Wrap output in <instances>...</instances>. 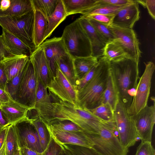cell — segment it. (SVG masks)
I'll return each instance as SVG.
<instances>
[{"label": "cell", "instance_id": "cell-12", "mask_svg": "<svg viewBox=\"0 0 155 155\" xmlns=\"http://www.w3.org/2000/svg\"><path fill=\"white\" fill-rule=\"evenodd\" d=\"M49 69L53 78L59 69L61 57L67 52L61 37L48 39L41 45Z\"/></svg>", "mask_w": 155, "mask_h": 155}, {"label": "cell", "instance_id": "cell-28", "mask_svg": "<svg viewBox=\"0 0 155 155\" xmlns=\"http://www.w3.org/2000/svg\"><path fill=\"white\" fill-rule=\"evenodd\" d=\"M68 16L61 0H59L56 9L48 19L47 29L44 38L45 41L50 37L56 28Z\"/></svg>", "mask_w": 155, "mask_h": 155}, {"label": "cell", "instance_id": "cell-18", "mask_svg": "<svg viewBox=\"0 0 155 155\" xmlns=\"http://www.w3.org/2000/svg\"><path fill=\"white\" fill-rule=\"evenodd\" d=\"M1 36L10 56L25 55L30 57L32 53L30 49L19 39L3 29Z\"/></svg>", "mask_w": 155, "mask_h": 155}, {"label": "cell", "instance_id": "cell-56", "mask_svg": "<svg viewBox=\"0 0 155 155\" xmlns=\"http://www.w3.org/2000/svg\"><path fill=\"white\" fill-rule=\"evenodd\" d=\"M2 104L0 102V107L2 105Z\"/></svg>", "mask_w": 155, "mask_h": 155}, {"label": "cell", "instance_id": "cell-46", "mask_svg": "<svg viewBox=\"0 0 155 155\" xmlns=\"http://www.w3.org/2000/svg\"><path fill=\"white\" fill-rule=\"evenodd\" d=\"M10 56L5 47L0 35V62L6 57Z\"/></svg>", "mask_w": 155, "mask_h": 155}, {"label": "cell", "instance_id": "cell-48", "mask_svg": "<svg viewBox=\"0 0 155 155\" xmlns=\"http://www.w3.org/2000/svg\"><path fill=\"white\" fill-rule=\"evenodd\" d=\"M12 100L5 91L0 89V102L2 104L7 103Z\"/></svg>", "mask_w": 155, "mask_h": 155}, {"label": "cell", "instance_id": "cell-5", "mask_svg": "<svg viewBox=\"0 0 155 155\" xmlns=\"http://www.w3.org/2000/svg\"><path fill=\"white\" fill-rule=\"evenodd\" d=\"M34 19V9L20 16H0V26L22 41L32 53L36 49L33 40Z\"/></svg>", "mask_w": 155, "mask_h": 155}, {"label": "cell", "instance_id": "cell-14", "mask_svg": "<svg viewBox=\"0 0 155 155\" xmlns=\"http://www.w3.org/2000/svg\"><path fill=\"white\" fill-rule=\"evenodd\" d=\"M46 124L51 136L61 145L65 144L75 145L91 149L93 147V143L83 130L79 132L64 131Z\"/></svg>", "mask_w": 155, "mask_h": 155}, {"label": "cell", "instance_id": "cell-10", "mask_svg": "<svg viewBox=\"0 0 155 155\" xmlns=\"http://www.w3.org/2000/svg\"><path fill=\"white\" fill-rule=\"evenodd\" d=\"M147 105L137 114L131 115L138 138L141 142H151L155 123V105Z\"/></svg>", "mask_w": 155, "mask_h": 155}, {"label": "cell", "instance_id": "cell-57", "mask_svg": "<svg viewBox=\"0 0 155 155\" xmlns=\"http://www.w3.org/2000/svg\"><path fill=\"white\" fill-rule=\"evenodd\" d=\"M3 128H0V131H1L2 129Z\"/></svg>", "mask_w": 155, "mask_h": 155}, {"label": "cell", "instance_id": "cell-42", "mask_svg": "<svg viewBox=\"0 0 155 155\" xmlns=\"http://www.w3.org/2000/svg\"><path fill=\"white\" fill-rule=\"evenodd\" d=\"M98 64V61L81 79L77 81L75 88L76 91L83 88L91 80L97 68Z\"/></svg>", "mask_w": 155, "mask_h": 155}, {"label": "cell", "instance_id": "cell-3", "mask_svg": "<svg viewBox=\"0 0 155 155\" xmlns=\"http://www.w3.org/2000/svg\"><path fill=\"white\" fill-rule=\"evenodd\" d=\"M83 131L93 143L91 149L96 155H127L128 152L117 136L114 122L103 123L95 134Z\"/></svg>", "mask_w": 155, "mask_h": 155}, {"label": "cell", "instance_id": "cell-49", "mask_svg": "<svg viewBox=\"0 0 155 155\" xmlns=\"http://www.w3.org/2000/svg\"><path fill=\"white\" fill-rule=\"evenodd\" d=\"M10 125L2 110L0 107V128Z\"/></svg>", "mask_w": 155, "mask_h": 155}, {"label": "cell", "instance_id": "cell-29", "mask_svg": "<svg viewBox=\"0 0 155 155\" xmlns=\"http://www.w3.org/2000/svg\"><path fill=\"white\" fill-rule=\"evenodd\" d=\"M34 10L40 12L47 19L55 11L59 0H31Z\"/></svg>", "mask_w": 155, "mask_h": 155}, {"label": "cell", "instance_id": "cell-1", "mask_svg": "<svg viewBox=\"0 0 155 155\" xmlns=\"http://www.w3.org/2000/svg\"><path fill=\"white\" fill-rule=\"evenodd\" d=\"M138 63L129 58L109 62L110 74L118 99L127 110L136 92L140 78Z\"/></svg>", "mask_w": 155, "mask_h": 155}, {"label": "cell", "instance_id": "cell-55", "mask_svg": "<svg viewBox=\"0 0 155 155\" xmlns=\"http://www.w3.org/2000/svg\"><path fill=\"white\" fill-rule=\"evenodd\" d=\"M136 1L138 3L141 4L143 7L146 8L145 0H136Z\"/></svg>", "mask_w": 155, "mask_h": 155}, {"label": "cell", "instance_id": "cell-2", "mask_svg": "<svg viewBox=\"0 0 155 155\" xmlns=\"http://www.w3.org/2000/svg\"><path fill=\"white\" fill-rule=\"evenodd\" d=\"M109 76V62L102 56L98 59V66L93 77L76 91V105L87 110L100 105Z\"/></svg>", "mask_w": 155, "mask_h": 155}, {"label": "cell", "instance_id": "cell-4", "mask_svg": "<svg viewBox=\"0 0 155 155\" xmlns=\"http://www.w3.org/2000/svg\"><path fill=\"white\" fill-rule=\"evenodd\" d=\"M61 38L73 59L92 56L91 42L78 18L65 28Z\"/></svg>", "mask_w": 155, "mask_h": 155}, {"label": "cell", "instance_id": "cell-16", "mask_svg": "<svg viewBox=\"0 0 155 155\" xmlns=\"http://www.w3.org/2000/svg\"><path fill=\"white\" fill-rule=\"evenodd\" d=\"M135 2L127 5L116 14L112 25L121 27L132 28L140 18L139 4Z\"/></svg>", "mask_w": 155, "mask_h": 155}, {"label": "cell", "instance_id": "cell-45", "mask_svg": "<svg viewBox=\"0 0 155 155\" xmlns=\"http://www.w3.org/2000/svg\"><path fill=\"white\" fill-rule=\"evenodd\" d=\"M146 8L152 18H155V0H145Z\"/></svg>", "mask_w": 155, "mask_h": 155}, {"label": "cell", "instance_id": "cell-38", "mask_svg": "<svg viewBox=\"0 0 155 155\" xmlns=\"http://www.w3.org/2000/svg\"><path fill=\"white\" fill-rule=\"evenodd\" d=\"M62 145L74 155H96L91 148L87 147L67 144Z\"/></svg>", "mask_w": 155, "mask_h": 155}, {"label": "cell", "instance_id": "cell-32", "mask_svg": "<svg viewBox=\"0 0 155 155\" xmlns=\"http://www.w3.org/2000/svg\"><path fill=\"white\" fill-rule=\"evenodd\" d=\"M5 142L6 155H13L16 149L20 147L14 124L8 127Z\"/></svg>", "mask_w": 155, "mask_h": 155}, {"label": "cell", "instance_id": "cell-54", "mask_svg": "<svg viewBox=\"0 0 155 155\" xmlns=\"http://www.w3.org/2000/svg\"><path fill=\"white\" fill-rule=\"evenodd\" d=\"M13 155H22L21 151V147H18L14 152Z\"/></svg>", "mask_w": 155, "mask_h": 155}, {"label": "cell", "instance_id": "cell-36", "mask_svg": "<svg viewBox=\"0 0 155 155\" xmlns=\"http://www.w3.org/2000/svg\"><path fill=\"white\" fill-rule=\"evenodd\" d=\"M57 129L67 131L79 132L83 130L76 124L68 120H53L48 124Z\"/></svg>", "mask_w": 155, "mask_h": 155}, {"label": "cell", "instance_id": "cell-8", "mask_svg": "<svg viewBox=\"0 0 155 155\" xmlns=\"http://www.w3.org/2000/svg\"><path fill=\"white\" fill-rule=\"evenodd\" d=\"M145 65L144 72L139 78L135 95L127 110L131 115L137 114L147 104L155 66L154 64L151 61L145 64Z\"/></svg>", "mask_w": 155, "mask_h": 155}, {"label": "cell", "instance_id": "cell-26", "mask_svg": "<svg viewBox=\"0 0 155 155\" xmlns=\"http://www.w3.org/2000/svg\"><path fill=\"white\" fill-rule=\"evenodd\" d=\"M9 8L5 11H0V16H20L34 10L31 0H10Z\"/></svg>", "mask_w": 155, "mask_h": 155}, {"label": "cell", "instance_id": "cell-6", "mask_svg": "<svg viewBox=\"0 0 155 155\" xmlns=\"http://www.w3.org/2000/svg\"><path fill=\"white\" fill-rule=\"evenodd\" d=\"M118 137L122 144L128 148L134 145L139 138L131 117L119 100L114 111Z\"/></svg>", "mask_w": 155, "mask_h": 155}, {"label": "cell", "instance_id": "cell-43", "mask_svg": "<svg viewBox=\"0 0 155 155\" xmlns=\"http://www.w3.org/2000/svg\"><path fill=\"white\" fill-rule=\"evenodd\" d=\"M135 1V0H97V3L113 6H121L130 4Z\"/></svg>", "mask_w": 155, "mask_h": 155}, {"label": "cell", "instance_id": "cell-30", "mask_svg": "<svg viewBox=\"0 0 155 155\" xmlns=\"http://www.w3.org/2000/svg\"><path fill=\"white\" fill-rule=\"evenodd\" d=\"M118 100L117 94L110 74L106 87L101 97V105L108 104L114 111Z\"/></svg>", "mask_w": 155, "mask_h": 155}, {"label": "cell", "instance_id": "cell-20", "mask_svg": "<svg viewBox=\"0 0 155 155\" xmlns=\"http://www.w3.org/2000/svg\"><path fill=\"white\" fill-rule=\"evenodd\" d=\"M29 60V57L25 55L6 57L1 62L3 64L8 81L13 78L23 69Z\"/></svg>", "mask_w": 155, "mask_h": 155}, {"label": "cell", "instance_id": "cell-51", "mask_svg": "<svg viewBox=\"0 0 155 155\" xmlns=\"http://www.w3.org/2000/svg\"><path fill=\"white\" fill-rule=\"evenodd\" d=\"M11 4L10 0H2L0 2V11H6L9 7Z\"/></svg>", "mask_w": 155, "mask_h": 155}, {"label": "cell", "instance_id": "cell-34", "mask_svg": "<svg viewBox=\"0 0 155 155\" xmlns=\"http://www.w3.org/2000/svg\"><path fill=\"white\" fill-rule=\"evenodd\" d=\"M85 18L88 20L89 23L106 43L115 39L113 34L109 28L108 26L102 24L93 19L88 18Z\"/></svg>", "mask_w": 155, "mask_h": 155}, {"label": "cell", "instance_id": "cell-44", "mask_svg": "<svg viewBox=\"0 0 155 155\" xmlns=\"http://www.w3.org/2000/svg\"><path fill=\"white\" fill-rule=\"evenodd\" d=\"M8 79L5 74L3 65L0 62V89L5 90Z\"/></svg>", "mask_w": 155, "mask_h": 155}, {"label": "cell", "instance_id": "cell-25", "mask_svg": "<svg viewBox=\"0 0 155 155\" xmlns=\"http://www.w3.org/2000/svg\"><path fill=\"white\" fill-rule=\"evenodd\" d=\"M103 56L109 62L128 58L122 45L117 39L106 44L104 49Z\"/></svg>", "mask_w": 155, "mask_h": 155}, {"label": "cell", "instance_id": "cell-53", "mask_svg": "<svg viewBox=\"0 0 155 155\" xmlns=\"http://www.w3.org/2000/svg\"><path fill=\"white\" fill-rule=\"evenodd\" d=\"M0 155H6L5 140L2 148L0 150Z\"/></svg>", "mask_w": 155, "mask_h": 155}, {"label": "cell", "instance_id": "cell-17", "mask_svg": "<svg viewBox=\"0 0 155 155\" xmlns=\"http://www.w3.org/2000/svg\"><path fill=\"white\" fill-rule=\"evenodd\" d=\"M78 19L91 42L92 56L98 59L102 57L106 43L86 18L82 15Z\"/></svg>", "mask_w": 155, "mask_h": 155}, {"label": "cell", "instance_id": "cell-23", "mask_svg": "<svg viewBox=\"0 0 155 155\" xmlns=\"http://www.w3.org/2000/svg\"><path fill=\"white\" fill-rule=\"evenodd\" d=\"M34 10L33 40L36 49L44 42L48 20L39 11Z\"/></svg>", "mask_w": 155, "mask_h": 155}, {"label": "cell", "instance_id": "cell-9", "mask_svg": "<svg viewBox=\"0 0 155 155\" xmlns=\"http://www.w3.org/2000/svg\"><path fill=\"white\" fill-rule=\"evenodd\" d=\"M108 27L122 45L128 58L139 63L141 52L140 43L133 28H124L112 25Z\"/></svg>", "mask_w": 155, "mask_h": 155}, {"label": "cell", "instance_id": "cell-11", "mask_svg": "<svg viewBox=\"0 0 155 155\" xmlns=\"http://www.w3.org/2000/svg\"><path fill=\"white\" fill-rule=\"evenodd\" d=\"M20 147H25L37 152L43 151L37 130L27 118L14 124Z\"/></svg>", "mask_w": 155, "mask_h": 155}, {"label": "cell", "instance_id": "cell-21", "mask_svg": "<svg viewBox=\"0 0 155 155\" xmlns=\"http://www.w3.org/2000/svg\"><path fill=\"white\" fill-rule=\"evenodd\" d=\"M0 108L10 125L14 124L27 118V113L29 110L13 100L2 104Z\"/></svg>", "mask_w": 155, "mask_h": 155}, {"label": "cell", "instance_id": "cell-15", "mask_svg": "<svg viewBox=\"0 0 155 155\" xmlns=\"http://www.w3.org/2000/svg\"><path fill=\"white\" fill-rule=\"evenodd\" d=\"M29 59L33 65L38 80L47 88L53 78L41 45L31 53Z\"/></svg>", "mask_w": 155, "mask_h": 155}, {"label": "cell", "instance_id": "cell-52", "mask_svg": "<svg viewBox=\"0 0 155 155\" xmlns=\"http://www.w3.org/2000/svg\"><path fill=\"white\" fill-rule=\"evenodd\" d=\"M62 149L59 155H74L68 150L65 148L62 145Z\"/></svg>", "mask_w": 155, "mask_h": 155}, {"label": "cell", "instance_id": "cell-13", "mask_svg": "<svg viewBox=\"0 0 155 155\" xmlns=\"http://www.w3.org/2000/svg\"><path fill=\"white\" fill-rule=\"evenodd\" d=\"M47 88L49 92L62 101L76 105L77 94L75 88L70 84L59 69L56 76L51 80Z\"/></svg>", "mask_w": 155, "mask_h": 155}, {"label": "cell", "instance_id": "cell-50", "mask_svg": "<svg viewBox=\"0 0 155 155\" xmlns=\"http://www.w3.org/2000/svg\"><path fill=\"white\" fill-rule=\"evenodd\" d=\"M9 126V125L3 127L0 132V150L5 141Z\"/></svg>", "mask_w": 155, "mask_h": 155}, {"label": "cell", "instance_id": "cell-35", "mask_svg": "<svg viewBox=\"0 0 155 155\" xmlns=\"http://www.w3.org/2000/svg\"><path fill=\"white\" fill-rule=\"evenodd\" d=\"M26 65L11 80L8 81L6 83L5 91L14 101H15L16 100L20 83Z\"/></svg>", "mask_w": 155, "mask_h": 155}, {"label": "cell", "instance_id": "cell-47", "mask_svg": "<svg viewBox=\"0 0 155 155\" xmlns=\"http://www.w3.org/2000/svg\"><path fill=\"white\" fill-rule=\"evenodd\" d=\"M21 150L22 155H44V151L39 153L24 147H21Z\"/></svg>", "mask_w": 155, "mask_h": 155}, {"label": "cell", "instance_id": "cell-40", "mask_svg": "<svg viewBox=\"0 0 155 155\" xmlns=\"http://www.w3.org/2000/svg\"><path fill=\"white\" fill-rule=\"evenodd\" d=\"M115 15L94 14L83 16L94 20L107 26L112 25Z\"/></svg>", "mask_w": 155, "mask_h": 155}, {"label": "cell", "instance_id": "cell-37", "mask_svg": "<svg viewBox=\"0 0 155 155\" xmlns=\"http://www.w3.org/2000/svg\"><path fill=\"white\" fill-rule=\"evenodd\" d=\"M47 90V88L38 80L35 106L46 103L51 100L50 96Z\"/></svg>", "mask_w": 155, "mask_h": 155}, {"label": "cell", "instance_id": "cell-58", "mask_svg": "<svg viewBox=\"0 0 155 155\" xmlns=\"http://www.w3.org/2000/svg\"><path fill=\"white\" fill-rule=\"evenodd\" d=\"M0 2H1V1H0Z\"/></svg>", "mask_w": 155, "mask_h": 155}, {"label": "cell", "instance_id": "cell-27", "mask_svg": "<svg viewBox=\"0 0 155 155\" xmlns=\"http://www.w3.org/2000/svg\"><path fill=\"white\" fill-rule=\"evenodd\" d=\"M58 67L70 84L75 88L77 80L75 75L73 59L67 52L61 57Z\"/></svg>", "mask_w": 155, "mask_h": 155}, {"label": "cell", "instance_id": "cell-22", "mask_svg": "<svg viewBox=\"0 0 155 155\" xmlns=\"http://www.w3.org/2000/svg\"><path fill=\"white\" fill-rule=\"evenodd\" d=\"M67 16L80 13L82 15L96 5V0H61Z\"/></svg>", "mask_w": 155, "mask_h": 155}, {"label": "cell", "instance_id": "cell-33", "mask_svg": "<svg viewBox=\"0 0 155 155\" xmlns=\"http://www.w3.org/2000/svg\"><path fill=\"white\" fill-rule=\"evenodd\" d=\"M88 110L104 122H114V111L108 104H102L95 108Z\"/></svg>", "mask_w": 155, "mask_h": 155}, {"label": "cell", "instance_id": "cell-19", "mask_svg": "<svg viewBox=\"0 0 155 155\" xmlns=\"http://www.w3.org/2000/svg\"><path fill=\"white\" fill-rule=\"evenodd\" d=\"M27 117L35 127L38 133L41 147L44 151L47 147L51 137L46 123L34 109L28 110Z\"/></svg>", "mask_w": 155, "mask_h": 155}, {"label": "cell", "instance_id": "cell-41", "mask_svg": "<svg viewBox=\"0 0 155 155\" xmlns=\"http://www.w3.org/2000/svg\"><path fill=\"white\" fill-rule=\"evenodd\" d=\"M62 149V145L58 143L51 136L49 144L44 151V155H59Z\"/></svg>", "mask_w": 155, "mask_h": 155}, {"label": "cell", "instance_id": "cell-39", "mask_svg": "<svg viewBox=\"0 0 155 155\" xmlns=\"http://www.w3.org/2000/svg\"><path fill=\"white\" fill-rule=\"evenodd\" d=\"M135 155H155V150L150 142H141Z\"/></svg>", "mask_w": 155, "mask_h": 155}, {"label": "cell", "instance_id": "cell-31", "mask_svg": "<svg viewBox=\"0 0 155 155\" xmlns=\"http://www.w3.org/2000/svg\"><path fill=\"white\" fill-rule=\"evenodd\" d=\"M128 5L121 6H113L99 4L97 3L96 1V5L89 9L85 15L82 16H86L96 14L115 15Z\"/></svg>", "mask_w": 155, "mask_h": 155}, {"label": "cell", "instance_id": "cell-24", "mask_svg": "<svg viewBox=\"0 0 155 155\" xmlns=\"http://www.w3.org/2000/svg\"><path fill=\"white\" fill-rule=\"evenodd\" d=\"M98 59L97 58L92 56L78 57L73 59V63L77 82L81 79L97 63Z\"/></svg>", "mask_w": 155, "mask_h": 155}, {"label": "cell", "instance_id": "cell-7", "mask_svg": "<svg viewBox=\"0 0 155 155\" xmlns=\"http://www.w3.org/2000/svg\"><path fill=\"white\" fill-rule=\"evenodd\" d=\"M38 85V78L29 59L21 78L15 101L29 110L34 109Z\"/></svg>", "mask_w": 155, "mask_h": 155}]
</instances>
